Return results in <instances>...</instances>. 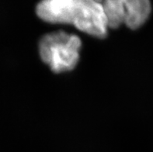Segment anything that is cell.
<instances>
[{"instance_id":"obj_1","label":"cell","mask_w":153,"mask_h":152,"mask_svg":"<svg viewBox=\"0 0 153 152\" xmlns=\"http://www.w3.org/2000/svg\"><path fill=\"white\" fill-rule=\"evenodd\" d=\"M41 19L51 23H69L88 34L106 37L107 21L101 2L93 0H46L37 6Z\"/></svg>"},{"instance_id":"obj_2","label":"cell","mask_w":153,"mask_h":152,"mask_svg":"<svg viewBox=\"0 0 153 152\" xmlns=\"http://www.w3.org/2000/svg\"><path fill=\"white\" fill-rule=\"evenodd\" d=\"M81 41L78 36L62 31L45 35L39 44L41 59L54 72L73 69L79 59Z\"/></svg>"},{"instance_id":"obj_4","label":"cell","mask_w":153,"mask_h":152,"mask_svg":"<svg viewBox=\"0 0 153 152\" xmlns=\"http://www.w3.org/2000/svg\"><path fill=\"white\" fill-rule=\"evenodd\" d=\"M108 28H117L124 23V0H107L102 3Z\"/></svg>"},{"instance_id":"obj_3","label":"cell","mask_w":153,"mask_h":152,"mask_svg":"<svg viewBox=\"0 0 153 152\" xmlns=\"http://www.w3.org/2000/svg\"><path fill=\"white\" fill-rule=\"evenodd\" d=\"M124 24L131 29H138L149 18L151 4L148 0H124Z\"/></svg>"}]
</instances>
